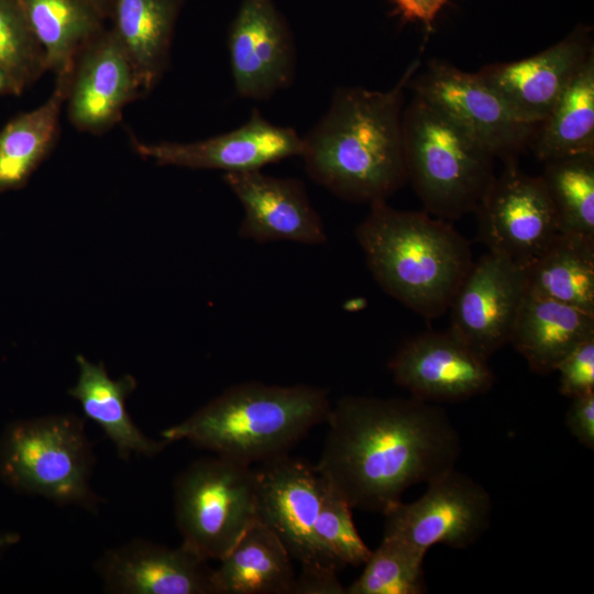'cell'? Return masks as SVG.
Instances as JSON below:
<instances>
[{"instance_id": "cell-1", "label": "cell", "mask_w": 594, "mask_h": 594, "mask_svg": "<svg viewBox=\"0 0 594 594\" xmlns=\"http://www.w3.org/2000/svg\"><path fill=\"white\" fill-rule=\"evenodd\" d=\"M326 422L314 468L352 508L384 514L408 487L454 469L461 450L447 413L415 397L345 396Z\"/></svg>"}, {"instance_id": "cell-2", "label": "cell", "mask_w": 594, "mask_h": 594, "mask_svg": "<svg viewBox=\"0 0 594 594\" xmlns=\"http://www.w3.org/2000/svg\"><path fill=\"white\" fill-rule=\"evenodd\" d=\"M415 61L388 90L339 87L329 108L302 138L308 176L341 199L375 204L407 183L403 141L405 88Z\"/></svg>"}, {"instance_id": "cell-3", "label": "cell", "mask_w": 594, "mask_h": 594, "mask_svg": "<svg viewBox=\"0 0 594 594\" xmlns=\"http://www.w3.org/2000/svg\"><path fill=\"white\" fill-rule=\"evenodd\" d=\"M370 206L355 238L376 283L426 319L446 314L474 262L468 240L427 211Z\"/></svg>"}, {"instance_id": "cell-4", "label": "cell", "mask_w": 594, "mask_h": 594, "mask_svg": "<svg viewBox=\"0 0 594 594\" xmlns=\"http://www.w3.org/2000/svg\"><path fill=\"white\" fill-rule=\"evenodd\" d=\"M323 388L249 382L233 385L185 420L161 432L169 443L186 440L216 455L251 465L286 454L311 428L327 420Z\"/></svg>"}, {"instance_id": "cell-5", "label": "cell", "mask_w": 594, "mask_h": 594, "mask_svg": "<svg viewBox=\"0 0 594 594\" xmlns=\"http://www.w3.org/2000/svg\"><path fill=\"white\" fill-rule=\"evenodd\" d=\"M403 141L407 183L425 211L447 221L475 212L496 176L482 144L416 95L403 111Z\"/></svg>"}, {"instance_id": "cell-6", "label": "cell", "mask_w": 594, "mask_h": 594, "mask_svg": "<svg viewBox=\"0 0 594 594\" xmlns=\"http://www.w3.org/2000/svg\"><path fill=\"white\" fill-rule=\"evenodd\" d=\"M95 455L84 421L55 414L10 424L0 437V479L16 492L94 510Z\"/></svg>"}, {"instance_id": "cell-7", "label": "cell", "mask_w": 594, "mask_h": 594, "mask_svg": "<svg viewBox=\"0 0 594 594\" xmlns=\"http://www.w3.org/2000/svg\"><path fill=\"white\" fill-rule=\"evenodd\" d=\"M174 512L182 543L221 559L258 520L255 470L219 455L193 462L175 480Z\"/></svg>"}, {"instance_id": "cell-8", "label": "cell", "mask_w": 594, "mask_h": 594, "mask_svg": "<svg viewBox=\"0 0 594 594\" xmlns=\"http://www.w3.org/2000/svg\"><path fill=\"white\" fill-rule=\"evenodd\" d=\"M408 87L504 162L517 160L538 125L518 113L477 73L444 61L428 62Z\"/></svg>"}, {"instance_id": "cell-9", "label": "cell", "mask_w": 594, "mask_h": 594, "mask_svg": "<svg viewBox=\"0 0 594 594\" xmlns=\"http://www.w3.org/2000/svg\"><path fill=\"white\" fill-rule=\"evenodd\" d=\"M255 470L257 519L284 544L300 574H337L340 566L316 536L322 479L307 462L278 455Z\"/></svg>"}, {"instance_id": "cell-10", "label": "cell", "mask_w": 594, "mask_h": 594, "mask_svg": "<svg viewBox=\"0 0 594 594\" xmlns=\"http://www.w3.org/2000/svg\"><path fill=\"white\" fill-rule=\"evenodd\" d=\"M418 499L399 501L385 516L384 537L427 553L436 544L466 548L488 527L492 502L483 486L454 469L429 481Z\"/></svg>"}, {"instance_id": "cell-11", "label": "cell", "mask_w": 594, "mask_h": 594, "mask_svg": "<svg viewBox=\"0 0 594 594\" xmlns=\"http://www.w3.org/2000/svg\"><path fill=\"white\" fill-rule=\"evenodd\" d=\"M479 239L488 252L526 267L560 232L540 176H530L517 160L504 162L477 209Z\"/></svg>"}, {"instance_id": "cell-12", "label": "cell", "mask_w": 594, "mask_h": 594, "mask_svg": "<svg viewBox=\"0 0 594 594\" xmlns=\"http://www.w3.org/2000/svg\"><path fill=\"white\" fill-rule=\"evenodd\" d=\"M527 293L525 268L488 252L473 262L450 305V330L487 359L509 343Z\"/></svg>"}, {"instance_id": "cell-13", "label": "cell", "mask_w": 594, "mask_h": 594, "mask_svg": "<svg viewBox=\"0 0 594 594\" xmlns=\"http://www.w3.org/2000/svg\"><path fill=\"white\" fill-rule=\"evenodd\" d=\"M228 50L241 98L267 100L294 79L293 34L274 0H242L229 28Z\"/></svg>"}, {"instance_id": "cell-14", "label": "cell", "mask_w": 594, "mask_h": 594, "mask_svg": "<svg viewBox=\"0 0 594 594\" xmlns=\"http://www.w3.org/2000/svg\"><path fill=\"white\" fill-rule=\"evenodd\" d=\"M394 382L425 402H459L486 393L494 383L487 359L450 329L408 339L388 363Z\"/></svg>"}, {"instance_id": "cell-15", "label": "cell", "mask_w": 594, "mask_h": 594, "mask_svg": "<svg viewBox=\"0 0 594 594\" xmlns=\"http://www.w3.org/2000/svg\"><path fill=\"white\" fill-rule=\"evenodd\" d=\"M135 152L157 165L226 173L258 170L302 153V138L288 127L267 121L257 109L241 127L195 142L145 143L133 139Z\"/></svg>"}, {"instance_id": "cell-16", "label": "cell", "mask_w": 594, "mask_h": 594, "mask_svg": "<svg viewBox=\"0 0 594 594\" xmlns=\"http://www.w3.org/2000/svg\"><path fill=\"white\" fill-rule=\"evenodd\" d=\"M223 180L243 208L239 235L256 243L290 241L323 244L327 233L302 182L261 169L226 173Z\"/></svg>"}, {"instance_id": "cell-17", "label": "cell", "mask_w": 594, "mask_h": 594, "mask_svg": "<svg viewBox=\"0 0 594 594\" xmlns=\"http://www.w3.org/2000/svg\"><path fill=\"white\" fill-rule=\"evenodd\" d=\"M145 92L141 78L112 30H105L76 59L67 95L74 127L100 134L120 121L124 107Z\"/></svg>"}, {"instance_id": "cell-18", "label": "cell", "mask_w": 594, "mask_h": 594, "mask_svg": "<svg viewBox=\"0 0 594 594\" xmlns=\"http://www.w3.org/2000/svg\"><path fill=\"white\" fill-rule=\"evenodd\" d=\"M593 55L592 30L579 24L536 55L486 65L477 74L518 113L538 124Z\"/></svg>"}, {"instance_id": "cell-19", "label": "cell", "mask_w": 594, "mask_h": 594, "mask_svg": "<svg viewBox=\"0 0 594 594\" xmlns=\"http://www.w3.org/2000/svg\"><path fill=\"white\" fill-rule=\"evenodd\" d=\"M207 562L183 543L134 539L105 552L96 569L108 593L215 594Z\"/></svg>"}, {"instance_id": "cell-20", "label": "cell", "mask_w": 594, "mask_h": 594, "mask_svg": "<svg viewBox=\"0 0 594 594\" xmlns=\"http://www.w3.org/2000/svg\"><path fill=\"white\" fill-rule=\"evenodd\" d=\"M594 337V314L526 293L509 343L531 371L548 374L580 343Z\"/></svg>"}, {"instance_id": "cell-21", "label": "cell", "mask_w": 594, "mask_h": 594, "mask_svg": "<svg viewBox=\"0 0 594 594\" xmlns=\"http://www.w3.org/2000/svg\"><path fill=\"white\" fill-rule=\"evenodd\" d=\"M76 362L79 375L68 394L80 404L84 415L103 430L121 459L132 454L152 458L170 444L146 437L132 420L127 399L136 387L133 376L112 380L103 363H92L80 354Z\"/></svg>"}, {"instance_id": "cell-22", "label": "cell", "mask_w": 594, "mask_h": 594, "mask_svg": "<svg viewBox=\"0 0 594 594\" xmlns=\"http://www.w3.org/2000/svg\"><path fill=\"white\" fill-rule=\"evenodd\" d=\"M219 561L211 574L215 594H292L293 559L260 520Z\"/></svg>"}, {"instance_id": "cell-23", "label": "cell", "mask_w": 594, "mask_h": 594, "mask_svg": "<svg viewBox=\"0 0 594 594\" xmlns=\"http://www.w3.org/2000/svg\"><path fill=\"white\" fill-rule=\"evenodd\" d=\"M74 69V68H73ZM73 70L57 75L52 95L0 131V193L23 187L55 145Z\"/></svg>"}, {"instance_id": "cell-24", "label": "cell", "mask_w": 594, "mask_h": 594, "mask_svg": "<svg viewBox=\"0 0 594 594\" xmlns=\"http://www.w3.org/2000/svg\"><path fill=\"white\" fill-rule=\"evenodd\" d=\"M182 0H113L112 31L130 56L146 91L164 75Z\"/></svg>"}, {"instance_id": "cell-25", "label": "cell", "mask_w": 594, "mask_h": 594, "mask_svg": "<svg viewBox=\"0 0 594 594\" xmlns=\"http://www.w3.org/2000/svg\"><path fill=\"white\" fill-rule=\"evenodd\" d=\"M40 44L46 70H73L84 48L105 31V18L85 0H19Z\"/></svg>"}, {"instance_id": "cell-26", "label": "cell", "mask_w": 594, "mask_h": 594, "mask_svg": "<svg viewBox=\"0 0 594 594\" xmlns=\"http://www.w3.org/2000/svg\"><path fill=\"white\" fill-rule=\"evenodd\" d=\"M527 293L594 314V239L559 232L524 267Z\"/></svg>"}, {"instance_id": "cell-27", "label": "cell", "mask_w": 594, "mask_h": 594, "mask_svg": "<svg viewBox=\"0 0 594 594\" xmlns=\"http://www.w3.org/2000/svg\"><path fill=\"white\" fill-rule=\"evenodd\" d=\"M529 146L542 163L594 152V55L538 123Z\"/></svg>"}, {"instance_id": "cell-28", "label": "cell", "mask_w": 594, "mask_h": 594, "mask_svg": "<svg viewBox=\"0 0 594 594\" xmlns=\"http://www.w3.org/2000/svg\"><path fill=\"white\" fill-rule=\"evenodd\" d=\"M540 177L560 232L594 239V152L546 161Z\"/></svg>"}, {"instance_id": "cell-29", "label": "cell", "mask_w": 594, "mask_h": 594, "mask_svg": "<svg viewBox=\"0 0 594 594\" xmlns=\"http://www.w3.org/2000/svg\"><path fill=\"white\" fill-rule=\"evenodd\" d=\"M425 556L399 539L383 536L345 594H422L427 590Z\"/></svg>"}, {"instance_id": "cell-30", "label": "cell", "mask_w": 594, "mask_h": 594, "mask_svg": "<svg viewBox=\"0 0 594 594\" xmlns=\"http://www.w3.org/2000/svg\"><path fill=\"white\" fill-rule=\"evenodd\" d=\"M316 536L330 558L342 569L363 565L372 550L361 538L352 516V506L323 477Z\"/></svg>"}, {"instance_id": "cell-31", "label": "cell", "mask_w": 594, "mask_h": 594, "mask_svg": "<svg viewBox=\"0 0 594 594\" xmlns=\"http://www.w3.org/2000/svg\"><path fill=\"white\" fill-rule=\"evenodd\" d=\"M0 64L23 90L46 72L44 53L19 0H0Z\"/></svg>"}, {"instance_id": "cell-32", "label": "cell", "mask_w": 594, "mask_h": 594, "mask_svg": "<svg viewBox=\"0 0 594 594\" xmlns=\"http://www.w3.org/2000/svg\"><path fill=\"white\" fill-rule=\"evenodd\" d=\"M559 391L569 398L594 392V337L580 343L557 365Z\"/></svg>"}, {"instance_id": "cell-33", "label": "cell", "mask_w": 594, "mask_h": 594, "mask_svg": "<svg viewBox=\"0 0 594 594\" xmlns=\"http://www.w3.org/2000/svg\"><path fill=\"white\" fill-rule=\"evenodd\" d=\"M565 425L581 444L594 449V392L571 398Z\"/></svg>"}, {"instance_id": "cell-34", "label": "cell", "mask_w": 594, "mask_h": 594, "mask_svg": "<svg viewBox=\"0 0 594 594\" xmlns=\"http://www.w3.org/2000/svg\"><path fill=\"white\" fill-rule=\"evenodd\" d=\"M397 11L407 20L430 28L448 0H391Z\"/></svg>"}, {"instance_id": "cell-35", "label": "cell", "mask_w": 594, "mask_h": 594, "mask_svg": "<svg viewBox=\"0 0 594 594\" xmlns=\"http://www.w3.org/2000/svg\"><path fill=\"white\" fill-rule=\"evenodd\" d=\"M292 594H345L337 574L296 576Z\"/></svg>"}, {"instance_id": "cell-36", "label": "cell", "mask_w": 594, "mask_h": 594, "mask_svg": "<svg viewBox=\"0 0 594 594\" xmlns=\"http://www.w3.org/2000/svg\"><path fill=\"white\" fill-rule=\"evenodd\" d=\"M23 89L9 73V70L0 64V96H19Z\"/></svg>"}, {"instance_id": "cell-37", "label": "cell", "mask_w": 594, "mask_h": 594, "mask_svg": "<svg viewBox=\"0 0 594 594\" xmlns=\"http://www.w3.org/2000/svg\"><path fill=\"white\" fill-rule=\"evenodd\" d=\"M20 541V535L13 531L0 532V556Z\"/></svg>"}, {"instance_id": "cell-38", "label": "cell", "mask_w": 594, "mask_h": 594, "mask_svg": "<svg viewBox=\"0 0 594 594\" xmlns=\"http://www.w3.org/2000/svg\"><path fill=\"white\" fill-rule=\"evenodd\" d=\"M91 4L105 19L110 16L113 0H85Z\"/></svg>"}]
</instances>
